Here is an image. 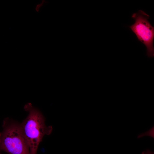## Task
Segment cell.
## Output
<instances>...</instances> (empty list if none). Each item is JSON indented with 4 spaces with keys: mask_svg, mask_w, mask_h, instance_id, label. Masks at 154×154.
<instances>
[{
    "mask_svg": "<svg viewBox=\"0 0 154 154\" xmlns=\"http://www.w3.org/2000/svg\"><path fill=\"white\" fill-rule=\"evenodd\" d=\"M24 108L28 113L20 123L21 128L30 154H37L39 145L44 136L50 135L52 128L51 126H46L45 118L42 113L31 103L27 104Z\"/></svg>",
    "mask_w": 154,
    "mask_h": 154,
    "instance_id": "1",
    "label": "cell"
},
{
    "mask_svg": "<svg viewBox=\"0 0 154 154\" xmlns=\"http://www.w3.org/2000/svg\"><path fill=\"white\" fill-rule=\"evenodd\" d=\"M0 139V151L9 154H30L20 123L6 118Z\"/></svg>",
    "mask_w": 154,
    "mask_h": 154,
    "instance_id": "2",
    "label": "cell"
},
{
    "mask_svg": "<svg viewBox=\"0 0 154 154\" xmlns=\"http://www.w3.org/2000/svg\"><path fill=\"white\" fill-rule=\"evenodd\" d=\"M131 17L135 20V23L129 27L138 40L145 46L147 56L149 57H153L154 27L148 21L149 16L143 11L139 10L133 13Z\"/></svg>",
    "mask_w": 154,
    "mask_h": 154,
    "instance_id": "3",
    "label": "cell"
},
{
    "mask_svg": "<svg viewBox=\"0 0 154 154\" xmlns=\"http://www.w3.org/2000/svg\"><path fill=\"white\" fill-rule=\"evenodd\" d=\"M154 126H153L151 128L146 132L142 133L139 135L137 136V138H139L146 136H148L154 138Z\"/></svg>",
    "mask_w": 154,
    "mask_h": 154,
    "instance_id": "4",
    "label": "cell"
},
{
    "mask_svg": "<svg viewBox=\"0 0 154 154\" xmlns=\"http://www.w3.org/2000/svg\"><path fill=\"white\" fill-rule=\"evenodd\" d=\"M46 1L44 0H42V1L41 3L40 4H37L35 8V10L36 12H38L40 10V8L42 7L44 3H45Z\"/></svg>",
    "mask_w": 154,
    "mask_h": 154,
    "instance_id": "5",
    "label": "cell"
},
{
    "mask_svg": "<svg viewBox=\"0 0 154 154\" xmlns=\"http://www.w3.org/2000/svg\"><path fill=\"white\" fill-rule=\"evenodd\" d=\"M141 154H154V153L149 149H147L146 150L142 151Z\"/></svg>",
    "mask_w": 154,
    "mask_h": 154,
    "instance_id": "6",
    "label": "cell"
},
{
    "mask_svg": "<svg viewBox=\"0 0 154 154\" xmlns=\"http://www.w3.org/2000/svg\"><path fill=\"white\" fill-rule=\"evenodd\" d=\"M1 133H0V139L1 137Z\"/></svg>",
    "mask_w": 154,
    "mask_h": 154,
    "instance_id": "7",
    "label": "cell"
},
{
    "mask_svg": "<svg viewBox=\"0 0 154 154\" xmlns=\"http://www.w3.org/2000/svg\"><path fill=\"white\" fill-rule=\"evenodd\" d=\"M0 154H1V153L0 152Z\"/></svg>",
    "mask_w": 154,
    "mask_h": 154,
    "instance_id": "8",
    "label": "cell"
}]
</instances>
